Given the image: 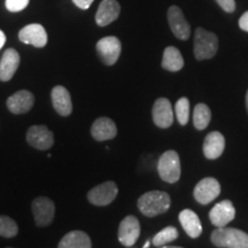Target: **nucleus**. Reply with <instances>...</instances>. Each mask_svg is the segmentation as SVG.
Returning <instances> with one entry per match:
<instances>
[{
    "instance_id": "1",
    "label": "nucleus",
    "mask_w": 248,
    "mask_h": 248,
    "mask_svg": "<svg viewBox=\"0 0 248 248\" xmlns=\"http://www.w3.org/2000/svg\"><path fill=\"white\" fill-rule=\"evenodd\" d=\"M170 204H171L170 195L162 191L146 192L137 201L138 209L142 215L147 217H154L168 212Z\"/></svg>"
},
{
    "instance_id": "2",
    "label": "nucleus",
    "mask_w": 248,
    "mask_h": 248,
    "mask_svg": "<svg viewBox=\"0 0 248 248\" xmlns=\"http://www.w3.org/2000/svg\"><path fill=\"white\" fill-rule=\"evenodd\" d=\"M210 240L219 248H248V234L234 228H217L212 232Z\"/></svg>"
},
{
    "instance_id": "3",
    "label": "nucleus",
    "mask_w": 248,
    "mask_h": 248,
    "mask_svg": "<svg viewBox=\"0 0 248 248\" xmlns=\"http://www.w3.org/2000/svg\"><path fill=\"white\" fill-rule=\"evenodd\" d=\"M157 172L163 182L173 184L178 182L182 175L181 160L175 151H167L157 161Z\"/></svg>"
},
{
    "instance_id": "4",
    "label": "nucleus",
    "mask_w": 248,
    "mask_h": 248,
    "mask_svg": "<svg viewBox=\"0 0 248 248\" xmlns=\"http://www.w3.org/2000/svg\"><path fill=\"white\" fill-rule=\"evenodd\" d=\"M218 39L215 33L198 28L194 35V55L197 60H207L216 55Z\"/></svg>"
},
{
    "instance_id": "5",
    "label": "nucleus",
    "mask_w": 248,
    "mask_h": 248,
    "mask_svg": "<svg viewBox=\"0 0 248 248\" xmlns=\"http://www.w3.org/2000/svg\"><path fill=\"white\" fill-rule=\"evenodd\" d=\"M35 223L39 228H45L53 222L55 215V204L47 197H38L31 204Z\"/></svg>"
},
{
    "instance_id": "6",
    "label": "nucleus",
    "mask_w": 248,
    "mask_h": 248,
    "mask_svg": "<svg viewBox=\"0 0 248 248\" xmlns=\"http://www.w3.org/2000/svg\"><path fill=\"white\" fill-rule=\"evenodd\" d=\"M121 42L115 36L104 37L97 43L98 55L106 66H113L116 63L121 55Z\"/></svg>"
},
{
    "instance_id": "7",
    "label": "nucleus",
    "mask_w": 248,
    "mask_h": 248,
    "mask_svg": "<svg viewBox=\"0 0 248 248\" xmlns=\"http://www.w3.org/2000/svg\"><path fill=\"white\" fill-rule=\"evenodd\" d=\"M119 194V187L114 182H105L89 191L88 200L94 206H107L115 200Z\"/></svg>"
},
{
    "instance_id": "8",
    "label": "nucleus",
    "mask_w": 248,
    "mask_h": 248,
    "mask_svg": "<svg viewBox=\"0 0 248 248\" xmlns=\"http://www.w3.org/2000/svg\"><path fill=\"white\" fill-rule=\"evenodd\" d=\"M221 194V184L214 177H206L194 187L193 197L200 204H208Z\"/></svg>"
},
{
    "instance_id": "9",
    "label": "nucleus",
    "mask_w": 248,
    "mask_h": 248,
    "mask_svg": "<svg viewBox=\"0 0 248 248\" xmlns=\"http://www.w3.org/2000/svg\"><path fill=\"white\" fill-rule=\"evenodd\" d=\"M139 235H140V223L137 217L129 215L123 218L120 223L119 233H117L120 243L128 248L133 247V245L137 243Z\"/></svg>"
},
{
    "instance_id": "10",
    "label": "nucleus",
    "mask_w": 248,
    "mask_h": 248,
    "mask_svg": "<svg viewBox=\"0 0 248 248\" xmlns=\"http://www.w3.org/2000/svg\"><path fill=\"white\" fill-rule=\"evenodd\" d=\"M27 141L39 151L49 150L54 144V136L46 125H32L27 132Z\"/></svg>"
},
{
    "instance_id": "11",
    "label": "nucleus",
    "mask_w": 248,
    "mask_h": 248,
    "mask_svg": "<svg viewBox=\"0 0 248 248\" xmlns=\"http://www.w3.org/2000/svg\"><path fill=\"white\" fill-rule=\"evenodd\" d=\"M168 22L175 37L181 40H187L191 36V27L178 6H171L168 9Z\"/></svg>"
},
{
    "instance_id": "12",
    "label": "nucleus",
    "mask_w": 248,
    "mask_h": 248,
    "mask_svg": "<svg viewBox=\"0 0 248 248\" xmlns=\"http://www.w3.org/2000/svg\"><path fill=\"white\" fill-rule=\"evenodd\" d=\"M153 122L161 129H167L173 123V110L171 102L166 98H159L155 100L152 109Z\"/></svg>"
},
{
    "instance_id": "13",
    "label": "nucleus",
    "mask_w": 248,
    "mask_h": 248,
    "mask_svg": "<svg viewBox=\"0 0 248 248\" xmlns=\"http://www.w3.org/2000/svg\"><path fill=\"white\" fill-rule=\"evenodd\" d=\"M235 217V208L230 200H223L213 207L209 213V219L216 228H224Z\"/></svg>"
},
{
    "instance_id": "14",
    "label": "nucleus",
    "mask_w": 248,
    "mask_h": 248,
    "mask_svg": "<svg viewBox=\"0 0 248 248\" xmlns=\"http://www.w3.org/2000/svg\"><path fill=\"white\" fill-rule=\"evenodd\" d=\"M18 39L24 44H29L40 48L47 44V32L42 24L32 23L21 29L18 32Z\"/></svg>"
},
{
    "instance_id": "15",
    "label": "nucleus",
    "mask_w": 248,
    "mask_h": 248,
    "mask_svg": "<svg viewBox=\"0 0 248 248\" xmlns=\"http://www.w3.org/2000/svg\"><path fill=\"white\" fill-rule=\"evenodd\" d=\"M35 104V97L30 91L21 90L7 99V108L13 114L28 113Z\"/></svg>"
},
{
    "instance_id": "16",
    "label": "nucleus",
    "mask_w": 248,
    "mask_h": 248,
    "mask_svg": "<svg viewBox=\"0 0 248 248\" xmlns=\"http://www.w3.org/2000/svg\"><path fill=\"white\" fill-rule=\"evenodd\" d=\"M121 6L116 0H102L95 14V22L99 27H106L120 16Z\"/></svg>"
},
{
    "instance_id": "17",
    "label": "nucleus",
    "mask_w": 248,
    "mask_h": 248,
    "mask_svg": "<svg viewBox=\"0 0 248 248\" xmlns=\"http://www.w3.org/2000/svg\"><path fill=\"white\" fill-rule=\"evenodd\" d=\"M91 135L97 141L110 140L117 135L116 124L108 117H99L92 124Z\"/></svg>"
},
{
    "instance_id": "18",
    "label": "nucleus",
    "mask_w": 248,
    "mask_h": 248,
    "mask_svg": "<svg viewBox=\"0 0 248 248\" xmlns=\"http://www.w3.org/2000/svg\"><path fill=\"white\" fill-rule=\"evenodd\" d=\"M225 148V138L221 132L212 131L203 141V154L208 160H216L223 154Z\"/></svg>"
},
{
    "instance_id": "19",
    "label": "nucleus",
    "mask_w": 248,
    "mask_h": 248,
    "mask_svg": "<svg viewBox=\"0 0 248 248\" xmlns=\"http://www.w3.org/2000/svg\"><path fill=\"white\" fill-rule=\"evenodd\" d=\"M52 104L54 109L61 116H69L73 111V102H71L70 93L64 86L58 85L51 92Z\"/></svg>"
},
{
    "instance_id": "20",
    "label": "nucleus",
    "mask_w": 248,
    "mask_h": 248,
    "mask_svg": "<svg viewBox=\"0 0 248 248\" xmlns=\"http://www.w3.org/2000/svg\"><path fill=\"white\" fill-rule=\"evenodd\" d=\"M20 66V54L14 48L6 49L0 60V80L8 82L13 78Z\"/></svg>"
},
{
    "instance_id": "21",
    "label": "nucleus",
    "mask_w": 248,
    "mask_h": 248,
    "mask_svg": "<svg viewBox=\"0 0 248 248\" xmlns=\"http://www.w3.org/2000/svg\"><path fill=\"white\" fill-rule=\"evenodd\" d=\"M179 223L182 228L184 229L186 234L188 237L199 238L200 234L202 233V225H201L199 216L191 209H184L179 213Z\"/></svg>"
},
{
    "instance_id": "22",
    "label": "nucleus",
    "mask_w": 248,
    "mask_h": 248,
    "mask_svg": "<svg viewBox=\"0 0 248 248\" xmlns=\"http://www.w3.org/2000/svg\"><path fill=\"white\" fill-rule=\"evenodd\" d=\"M58 248H92V243L89 234L76 230L68 232L60 240Z\"/></svg>"
},
{
    "instance_id": "23",
    "label": "nucleus",
    "mask_w": 248,
    "mask_h": 248,
    "mask_svg": "<svg viewBox=\"0 0 248 248\" xmlns=\"http://www.w3.org/2000/svg\"><path fill=\"white\" fill-rule=\"evenodd\" d=\"M162 68L168 71H179L184 67V59L178 48L173 46H168L163 52L162 58Z\"/></svg>"
},
{
    "instance_id": "24",
    "label": "nucleus",
    "mask_w": 248,
    "mask_h": 248,
    "mask_svg": "<svg viewBox=\"0 0 248 248\" xmlns=\"http://www.w3.org/2000/svg\"><path fill=\"white\" fill-rule=\"evenodd\" d=\"M212 120V111L206 104H198L193 111V124L197 130H204Z\"/></svg>"
},
{
    "instance_id": "25",
    "label": "nucleus",
    "mask_w": 248,
    "mask_h": 248,
    "mask_svg": "<svg viewBox=\"0 0 248 248\" xmlns=\"http://www.w3.org/2000/svg\"><path fill=\"white\" fill-rule=\"evenodd\" d=\"M178 238V230L175 228V226H167L157 232L156 234L154 235L153 239H152V244L154 245L155 247H161L164 246V245L171 243V241L176 240Z\"/></svg>"
},
{
    "instance_id": "26",
    "label": "nucleus",
    "mask_w": 248,
    "mask_h": 248,
    "mask_svg": "<svg viewBox=\"0 0 248 248\" xmlns=\"http://www.w3.org/2000/svg\"><path fill=\"white\" fill-rule=\"evenodd\" d=\"M18 233L17 223L11 217L0 215V237L14 238Z\"/></svg>"
},
{
    "instance_id": "27",
    "label": "nucleus",
    "mask_w": 248,
    "mask_h": 248,
    "mask_svg": "<svg viewBox=\"0 0 248 248\" xmlns=\"http://www.w3.org/2000/svg\"><path fill=\"white\" fill-rule=\"evenodd\" d=\"M175 113L181 125H186L190 120V101L187 98H181L176 102Z\"/></svg>"
},
{
    "instance_id": "28",
    "label": "nucleus",
    "mask_w": 248,
    "mask_h": 248,
    "mask_svg": "<svg viewBox=\"0 0 248 248\" xmlns=\"http://www.w3.org/2000/svg\"><path fill=\"white\" fill-rule=\"evenodd\" d=\"M29 5V0H6V8L9 12H21Z\"/></svg>"
},
{
    "instance_id": "29",
    "label": "nucleus",
    "mask_w": 248,
    "mask_h": 248,
    "mask_svg": "<svg viewBox=\"0 0 248 248\" xmlns=\"http://www.w3.org/2000/svg\"><path fill=\"white\" fill-rule=\"evenodd\" d=\"M216 2L228 13H232L235 9L234 0H216Z\"/></svg>"
},
{
    "instance_id": "30",
    "label": "nucleus",
    "mask_w": 248,
    "mask_h": 248,
    "mask_svg": "<svg viewBox=\"0 0 248 248\" xmlns=\"http://www.w3.org/2000/svg\"><path fill=\"white\" fill-rule=\"evenodd\" d=\"M74 4L80 9H88L94 0H73Z\"/></svg>"
},
{
    "instance_id": "31",
    "label": "nucleus",
    "mask_w": 248,
    "mask_h": 248,
    "mask_svg": "<svg viewBox=\"0 0 248 248\" xmlns=\"http://www.w3.org/2000/svg\"><path fill=\"white\" fill-rule=\"evenodd\" d=\"M239 27L241 30L248 32V12H246V13L239 18Z\"/></svg>"
},
{
    "instance_id": "32",
    "label": "nucleus",
    "mask_w": 248,
    "mask_h": 248,
    "mask_svg": "<svg viewBox=\"0 0 248 248\" xmlns=\"http://www.w3.org/2000/svg\"><path fill=\"white\" fill-rule=\"evenodd\" d=\"M5 43H6V36H5L4 31L0 30V49L2 48V46L5 45Z\"/></svg>"
},
{
    "instance_id": "33",
    "label": "nucleus",
    "mask_w": 248,
    "mask_h": 248,
    "mask_svg": "<svg viewBox=\"0 0 248 248\" xmlns=\"http://www.w3.org/2000/svg\"><path fill=\"white\" fill-rule=\"evenodd\" d=\"M159 248H183V247H178V246H167V245H164V246H161Z\"/></svg>"
},
{
    "instance_id": "34",
    "label": "nucleus",
    "mask_w": 248,
    "mask_h": 248,
    "mask_svg": "<svg viewBox=\"0 0 248 248\" xmlns=\"http://www.w3.org/2000/svg\"><path fill=\"white\" fill-rule=\"evenodd\" d=\"M150 246H151V241H150V240H147L146 243H145L144 246H142V248H148Z\"/></svg>"
},
{
    "instance_id": "35",
    "label": "nucleus",
    "mask_w": 248,
    "mask_h": 248,
    "mask_svg": "<svg viewBox=\"0 0 248 248\" xmlns=\"http://www.w3.org/2000/svg\"><path fill=\"white\" fill-rule=\"evenodd\" d=\"M246 108H247V111H248V90H247V93H246Z\"/></svg>"
},
{
    "instance_id": "36",
    "label": "nucleus",
    "mask_w": 248,
    "mask_h": 248,
    "mask_svg": "<svg viewBox=\"0 0 248 248\" xmlns=\"http://www.w3.org/2000/svg\"><path fill=\"white\" fill-rule=\"evenodd\" d=\"M7 248H13V247H7Z\"/></svg>"
}]
</instances>
